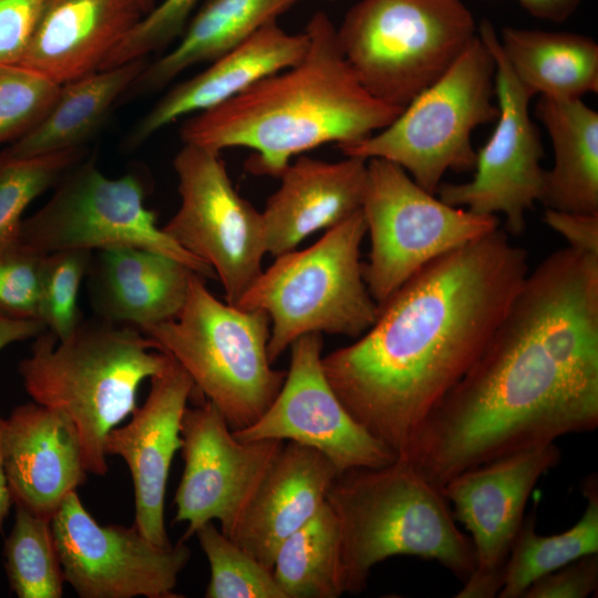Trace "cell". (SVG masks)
Wrapping results in <instances>:
<instances>
[{"label": "cell", "instance_id": "f6af8a7d", "mask_svg": "<svg viewBox=\"0 0 598 598\" xmlns=\"http://www.w3.org/2000/svg\"><path fill=\"white\" fill-rule=\"evenodd\" d=\"M328 1H336V0H328Z\"/></svg>", "mask_w": 598, "mask_h": 598}, {"label": "cell", "instance_id": "d6a6232c", "mask_svg": "<svg viewBox=\"0 0 598 598\" xmlns=\"http://www.w3.org/2000/svg\"><path fill=\"white\" fill-rule=\"evenodd\" d=\"M82 158L72 150L21 159H0V252L19 239L28 206Z\"/></svg>", "mask_w": 598, "mask_h": 598}, {"label": "cell", "instance_id": "7a4b0ae2", "mask_svg": "<svg viewBox=\"0 0 598 598\" xmlns=\"http://www.w3.org/2000/svg\"><path fill=\"white\" fill-rule=\"evenodd\" d=\"M529 271L504 228L433 260L383 305L357 340L322 357L350 415L396 457L462 379Z\"/></svg>", "mask_w": 598, "mask_h": 598}, {"label": "cell", "instance_id": "f546056e", "mask_svg": "<svg viewBox=\"0 0 598 598\" xmlns=\"http://www.w3.org/2000/svg\"><path fill=\"white\" fill-rule=\"evenodd\" d=\"M272 574L287 598H337L344 594L340 527L327 502L281 544Z\"/></svg>", "mask_w": 598, "mask_h": 598}, {"label": "cell", "instance_id": "277c9868", "mask_svg": "<svg viewBox=\"0 0 598 598\" xmlns=\"http://www.w3.org/2000/svg\"><path fill=\"white\" fill-rule=\"evenodd\" d=\"M168 357L141 329L95 317L61 340L47 330L40 333L18 371L34 402L73 422L86 472L104 476L109 433L131 415L141 383Z\"/></svg>", "mask_w": 598, "mask_h": 598}, {"label": "cell", "instance_id": "4316f807", "mask_svg": "<svg viewBox=\"0 0 598 598\" xmlns=\"http://www.w3.org/2000/svg\"><path fill=\"white\" fill-rule=\"evenodd\" d=\"M302 0H206L190 17L179 41L163 56L146 64L131 90L163 89L182 72L212 62Z\"/></svg>", "mask_w": 598, "mask_h": 598}, {"label": "cell", "instance_id": "d590c367", "mask_svg": "<svg viewBox=\"0 0 598 598\" xmlns=\"http://www.w3.org/2000/svg\"><path fill=\"white\" fill-rule=\"evenodd\" d=\"M200 0H163L134 25L101 70L144 59L181 37Z\"/></svg>", "mask_w": 598, "mask_h": 598}, {"label": "cell", "instance_id": "8fae6325", "mask_svg": "<svg viewBox=\"0 0 598 598\" xmlns=\"http://www.w3.org/2000/svg\"><path fill=\"white\" fill-rule=\"evenodd\" d=\"M50 199L23 219L19 241L41 252L65 249L102 250L130 246L161 252L202 277L213 269L178 246L157 226L144 205L145 188L136 173L104 175L93 159L71 167L55 184Z\"/></svg>", "mask_w": 598, "mask_h": 598}, {"label": "cell", "instance_id": "ffe728a7", "mask_svg": "<svg viewBox=\"0 0 598 598\" xmlns=\"http://www.w3.org/2000/svg\"><path fill=\"white\" fill-rule=\"evenodd\" d=\"M337 475L319 451L283 443L227 536L272 570L281 544L324 505Z\"/></svg>", "mask_w": 598, "mask_h": 598}, {"label": "cell", "instance_id": "4fadbf2b", "mask_svg": "<svg viewBox=\"0 0 598 598\" xmlns=\"http://www.w3.org/2000/svg\"><path fill=\"white\" fill-rule=\"evenodd\" d=\"M477 32L495 62L496 126L489 140L476 151L473 177L464 183L441 184L444 203L480 215H503L505 231L520 235L526 214L539 203L545 169L544 147L529 112L534 96L515 76L489 21Z\"/></svg>", "mask_w": 598, "mask_h": 598}, {"label": "cell", "instance_id": "f35d334b", "mask_svg": "<svg viewBox=\"0 0 598 598\" xmlns=\"http://www.w3.org/2000/svg\"><path fill=\"white\" fill-rule=\"evenodd\" d=\"M598 589V553L536 579L522 598H587Z\"/></svg>", "mask_w": 598, "mask_h": 598}, {"label": "cell", "instance_id": "74e56055", "mask_svg": "<svg viewBox=\"0 0 598 598\" xmlns=\"http://www.w3.org/2000/svg\"><path fill=\"white\" fill-rule=\"evenodd\" d=\"M48 0H0V65L19 64Z\"/></svg>", "mask_w": 598, "mask_h": 598}, {"label": "cell", "instance_id": "ba28073f", "mask_svg": "<svg viewBox=\"0 0 598 598\" xmlns=\"http://www.w3.org/2000/svg\"><path fill=\"white\" fill-rule=\"evenodd\" d=\"M477 34L461 0H360L337 28L340 50L375 99L403 107Z\"/></svg>", "mask_w": 598, "mask_h": 598}, {"label": "cell", "instance_id": "83f0119b", "mask_svg": "<svg viewBox=\"0 0 598 598\" xmlns=\"http://www.w3.org/2000/svg\"><path fill=\"white\" fill-rule=\"evenodd\" d=\"M498 42L515 76L533 95L575 100L598 92V44L594 39L504 27Z\"/></svg>", "mask_w": 598, "mask_h": 598}, {"label": "cell", "instance_id": "836d02e7", "mask_svg": "<svg viewBox=\"0 0 598 598\" xmlns=\"http://www.w3.org/2000/svg\"><path fill=\"white\" fill-rule=\"evenodd\" d=\"M93 251L65 249L47 254L42 264L39 320L58 340L69 337L83 320L78 300Z\"/></svg>", "mask_w": 598, "mask_h": 598}, {"label": "cell", "instance_id": "ee69618b", "mask_svg": "<svg viewBox=\"0 0 598 598\" xmlns=\"http://www.w3.org/2000/svg\"><path fill=\"white\" fill-rule=\"evenodd\" d=\"M143 14L148 13L155 7V0H136Z\"/></svg>", "mask_w": 598, "mask_h": 598}, {"label": "cell", "instance_id": "4dcf8cb0", "mask_svg": "<svg viewBox=\"0 0 598 598\" xmlns=\"http://www.w3.org/2000/svg\"><path fill=\"white\" fill-rule=\"evenodd\" d=\"M4 569L19 598H60L65 582L51 518L16 505L13 527L4 540Z\"/></svg>", "mask_w": 598, "mask_h": 598}, {"label": "cell", "instance_id": "d4e9b609", "mask_svg": "<svg viewBox=\"0 0 598 598\" xmlns=\"http://www.w3.org/2000/svg\"><path fill=\"white\" fill-rule=\"evenodd\" d=\"M535 115L554 151L539 203L547 209L598 214V113L582 99L539 96Z\"/></svg>", "mask_w": 598, "mask_h": 598}, {"label": "cell", "instance_id": "9c48e42d", "mask_svg": "<svg viewBox=\"0 0 598 598\" xmlns=\"http://www.w3.org/2000/svg\"><path fill=\"white\" fill-rule=\"evenodd\" d=\"M495 62L478 32L454 63L384 128L338 147L344 156L383 158L435 194L448 171H473L472 133L496 120Z\"/></svg>", "mask_w": 598, "mask_h": 598}, {"label": "cell", "instance_id": "5bb4252c", "mask_svg": "<svg viewBox=\"0 0 598 598\" xmlns=\"http://www.w3.org/2000/svg\"><path fill=\"white\" fill-rule=\"evenodd\" d=\"M65 582L81 598H176L178 575L190 558L181 539L159 547L135 527L101 525L71 492L51 517Z\"/></svg>", "mask_w": 598, "mask_h": 598}, {"label": "cell", "instance_id": "60d3db41", "mask_svg": "<svg viewBox=\"0 0 598 598\" xmlns=\"http://www.w3.org/2000/svg\"><path fill=\"white\" fill-rule=\"evenodd\" d=\"M45 330L40 320L14 318L0 312V351L11 343L35 338Z\"/></svg>", "mask_w": 598, "mask_h": 598}, {"label": "cell", "instance_id": "2e32d148", "mask_svg": "<svg viewBox=\"0 0 598 598\" xmlns=\"http://www.w3.org/2000/svg\"><path fill=\"white\" fill-rule=\"evenodd\" d=\"M322 334L310 333L291 343L283 384L249 426L233 431L243 441L296 442L322 453L338 474L360 467H381L396 455L362 427L343 406L322 368Z\"/></svg>", "mask_w": 598, "mask_h": 598}, {"label": "cell", "instance_id": "8d00e7d4", "mask_svg": "<svg viewBox=\"0 0 598 598\" xmlns=\"http://www.w3.org/2000/svg\"><path fill=\"white\" fill-rule=\"evenodd\" d=\"M44 254L19 239L0 252V312L39 320Z\"/></svg>", "mask_w": 598, "mask_h": 598}, {"label": "cell", "instance_id": "d6986e66", "mask_svg": "<svg viewBox=\"0 0 598 598\" xmlns=\"http://www.w3.org/2000/svg\"><path fill=\"white\" fill-rule=\"evenodd\" d=\"M1 454L13 504L41 516L51 518L86 480L73 422L34 401L2 417Z\"/></svg>", "mask_w": 598, "mask_h": 598}, {"label": "cell", "instance_id": "484cf974", "mask_svg": "<svg viewBox=\"0 0 598 598\" xmlns=\"http://www.w3.org/2000/svg\"><path fill=\"white\" fill-rule=\"evenodd\" d=\"M146 64V58L136 59L61 84L42 120L1 152L0 159L81 150L101 127L116 101L131 90Z\"/></svg>", "mask_w": 598, "mask_h": 598}, {"label": "cell", "instance_id": "7bdbcfd3", "mask_svg": "<svg viewBox=\"0 0 598 598\" xmlns=\"http://www.w3.org/2000/svg\"><path fill=\"white\" fill-rule=\"evenodd\" d=\"M1 424L2 416L0 415V530L3 524L4 518L7 517L10 507L13 503L9 483L6 476L2 454H1Z\"/></svg>", "mask_w": 598, "mask_h": 598}, {"label": "cell", "instance_id": "44dd1931", "mask_svg": "<svg viewBox=\"0 0 598 598\" xmlns=\"http://www.w3.org/2000/svg\"><path fill=\"white\" fill-rule=\"evenodd\" d=\"M307 32L289 33L277 20L210 62L164 94L132 128L128 146H138L171 123L216 107L267 76L302 59Z\"/></svg>", "mask_w": 598, "mask_h": 598}, {"label": "cell", "instance_id": "9a60e30c", "mask_svg": "<svg viewBox=\"0 0 598 598\" xmlns=\"http://www.w3.org/2000/svg\"><path fill=\"white\" fill-rule=\"evenodd\" d=\"M560 458L555 442L542 444L465 470L441 487L475 551V568L456 598L498 596L529 495Z\"/></svg>", "mask_w": 598, "mask_h": 598}, {"label": "cell", "instance_id": "1f68e13d", "mask_svg": "<svg viewBox=\"0 0 598 598\" xmlns=\"http://www.w3.org/2000/svg\"><path fill=\"white\" fill-rule=\"evenodd\" d=\"M210 570L207 598H287L272 570L225 535L214 522L195 533Z\"/></svg>", "mask_w": 598, "mask_h": 598}, {"label": "cell", "instance_id": "e575fe53", "mask_svg": "<svg viewBox=\"0 0 598 598\" xmlns=\"http://www.w3.org/2000/svg\"><path fill=\"white\" fill-rule=\"evenodd\" d=\"M60 86L23 65H0V145L29 133L52 106Z\"/></svg>", "mask_w": 598, "mask_h": 598}, {"label": "cell", "instance_id": "cb8c5ba5", "mask_svg": "<svg viewBox=\"0 0 598 598\" xmlns=\"http://www.w3.org/2000/svg\"><path fill=\"white\" fill-rule=\"evenodd\" d=\"M194 274L183 262L148 249L97 250L89 270L91 306L101 319L142 330L178 316Z\"/></svg>", "mask_w": 598, "mask_h": 598}, {"label": "cell", "instance_id": "b9f144b4", "mask_svg": "<svg viewBox=\"0 0 598 598\" xmlns=\"http://www.w3.org/2000/svg\"><path fill=\"white\" fill-rule=\"evenodd\" d=\"M584 0H518L520 6L533 17L561 22L568 19Z\"/></svg>", "mask_w": 598, "mask_h": 598}, {"label": "cell", "instance_id": "ac0fdd59", "mask_svg": "<svg viewBox=\"0 0 598 598\" xmlns=\"http://www.w3.org/2000/svg\"><path fill=\"white\" fill-rule=\"evenodd\" d=\"M150 380L145 402L133 410L128 423L109 433L104 451L106 456L122 457L130 470L134 527L153 544L169 548L173 545L164 519L166 486L172 461L182 446L183 415L195 390L189 375L171 355Z\"/></svg>", "mask_w": 598, "mask_h": 598}, {"label": "cell", "instance_id": "f1b7e54d", "mask_svg": "<svg viewBox=\"0 0 598 598\" xmlns=\"http://www.w3.org/2000/svg\"><path fill=\"white\" fill-rule=\"evenodd\" d=\"M586 508L567 530L544 536L536 532V515L524 517L509 553L499 598H522L542 576L582 556L598 553V480L596 473L581 484Z\"/></svg>", "mask_w": 598, "mask_h": 598}, {"label": "cell", "instance_id": "8992f818", "mask_svg": "<svg viewBox=\"0 0 598 598\" xmlns=\"http://www.w3.org/2000/svg\"><path fill=\"white\" fill-rule=\"evenodd\" d=\"M142 331L186 371L233 431L259 419L283 384L286 371L274 369L268 357V315L218 300L198 274L178 316Z\"/></svg>", "mask_w": 598, "mask_h": 598}, {"label": "cell", "instance_id": "603a6c76", "mask_svg": "<svg viewBox=\"0 0 598 598\" xmlns=\"http://www.w3.org/2000/svg\"><path fill=\"white\" fill-rule=\"evenodd\" d=\"M143 16L136 0H48L19 64L60 85L94 73Z\"/></svg>", "mask_w": 598, "mask_h": 598}, {"label": "cell", "instance_id": "ab89813d", "mask_svg": "<svg viewBox=\"0 0 598 598\" xmlns=\"http://www.w3.org/2000/svg\"><path fill=\"white\" fill-rule=\"evenodd\" d=\"M544 221L567 241V247L598 255V214H580L545 208Z\"/></svg>", "mask_w": 598, "mask_h": 598}, {"label": "cell", "instance_id": "e0dca14e", "mask_svg": "<svg viewBox=\"0 0 598 598\" xmlns=\"http://www.w3.org/2000/svg\"><path fill=\"white\" fill-rule=\"evenodd\" d=\"M184 470L174 523H186L183 540L208 522L227 535L285 441H243L209 401L186 408L182 425Z\"/></svg>", "mask_w": 598, "mask_h": 598}, {"label": "cell", "instance_id": "5b68a950", "mask_svg": "<svg viewBox=\"0 0 598 598\" xmlns=\"http://www.w3.org/2000/svg\"><path fill=\"white\" fill-rule=\"evenodd\" d=\"M327 503L340 527L344 594L364 590L372 568L393 556L435 560L463 582L475 568L441 488L404 458L338 474Z\"/></svg>", "mask_w": 598, "mask_h": 598}, {"label": "cell", "instance_id": "3957f363", "mask_svg": "<svg viewBox=\"0 0 598 598\" xmlns=\"http://www.w3.org/2000/svg\"><path fill=\"white\" fill-rule=\"evenodd\" d=\"M305 31L309 44L300 61L194 114L181 127L183 143L249 148L250 173L279 177L292 157L324 144H353L388 126L402 110L361 85L328 14L316 11Z\"/></svg>", "mask_w": 598, "mask_h": 598}, {"label": "cell", "instance_id": "7402d4cb", "mask_svg": "<svg viewBox=\"0 0 598 598\" xmlns=\"http://www.w3.org/2000/svg\"><path fill=\"white\" fill-rule=\"evenodd\" d=\"M367 159L328 162L297 156L278 178V189L261 212L267 254L296 249L311 234L329 229L359 212L367 186Z\"/></svg>", "mask_w": 598, "mask_h": 598}, {"label": "cell", "instance_id": "7c38bea8", "mask_svg": "<svg viewBox=\"0 0 598 598\" xmlns=\"http://www.w3.org/2000/svg\"><path fill=\"white\" fill-rule=\"evenodd\" d=\"M173 166L181 203L162 228L213 269L225 301L236 306L262 271L267 251L261 212L235 189L220 152L184 143Z\"/></svg>", "mask_w": 598, "mask_h": 598}, {"label": "cell", "instance_id": "52a82bcc", "mask_svg": "<svg viewBox=\"0 0 598 598\" xmlns=\"http://www.w3.org/2000/svg\"><path fill=\"white\" fill-rule=\"evenodd\" d=\"M365 235L360 209L308 248L277 256L243 295L236 307L262 310L269 317L271 363L302 336L358 338L374 323L379 306L360 260Z\"/></svg>", "mask_w": 598, "mask_h": 598}, {"label": "cell", "instance_id": "6da1fadb", "mask_svg": "<svg viewBox=\"0 0 598 598\" xmlns=\"http://www.w3.org/2000/svg\"><path fill=\"white\" fill-rule=\"evenodd\" d=\"M598 426V255L528 271L478 358L401 458L441 488L465 470Z\"/></svg>", "mask_w": 598, "mask_h": 598}, {"label": "cell", "instance_id": "30bf717a", "mask_svg": "<svg viewBox=\"0 0 598 598\" xmlns=\"http://www.w3.org/2000/svg\"><path fill=\"white\" fill-rule=\"evenodd\" d=\"M361 210L371 243L363 278L379 307L433 260L501 227L497 216L444 203L383 158L367 162Z\"/></svg>", "mask_w": 598, "mask_h": 598}]
</instances>
